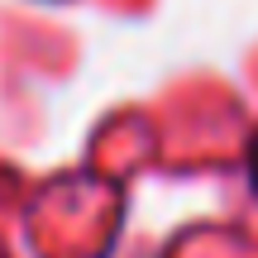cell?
Returning <instances> with one entry per match:
<instances>
[{"mask_svg":"<svg viewBox=\"0 0 258 258\" xmlns=\"http://www.w3.org/2000/svg\"><path fill=\"white\" fill-rule=\"evenodd\" d=\"M249 172H253V186H258V134H253V144H249Z\"/></svg>","mask_w":258,"mask_h":258,"instance_id":"1","label":"cell"}]
</instances>
